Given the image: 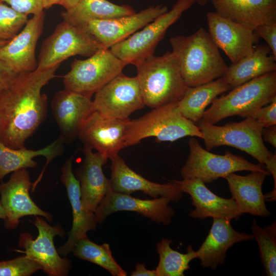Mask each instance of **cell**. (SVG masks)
I'll return each instance as SVG.
<instances>
[{"instance_id":"cell-42","label":"cell","mask_w":276,"mask_h":276,"mask_svg":"<svg viewBox=\"0 0 276 276\" xmlns=\"http://www.w3.org/2000/svg\"><path fill=\"white\" fill-rule=\"evenodd\" d=\"M43 9H48L53 5H61L62 0H41Z\"/></svg>"},{"instance_id":"cell-44","label":"cell","mask_w":276,"mask_h":276,"mask_svg":"<svg viewBox=\"0 0 276 276\" xmlns=\"http://www.w3.org/2000/svg\"><path fill=\"white\" fill-rule=\"evenodd\" d=\"M6 218V212L0 202V219L5 220Z\"/></svg>"},{"instance_id":"cell-8","label":"cell","mask_w":276,"mask_h":276,"mask_svg":"<svg viewBox=\"0 0 276 276\" xmlns=\"http://www.w3.org/2000/svg\"><path fill=\"white\" fill-rule=\"evenodd\" d=\"M102 48L85 28L63 20L42 42L36 70L51 68L76 55L89 57Z\"/></svg>"},{"instance_id":"cell-16","label":"cell","mask_w":276,"mask_h":276,"mask_svg":"<svg viewBox=\"0 0 276 276\" xmlns=\"http://www.w3.org/2000/svg\"><path fill=\"white\" fill-rule=\"evenodd\" d=\"M168 11L167 6L153 5L138 13L111 19L91 20L85 28L106 49H110Z\"/></svg>"},{"instance_id":"cell-45","label":"cell","mask_w":276,"mask_h":276,"mask_svg":"<svg viewBox=\"0 0 276 276\" xmlns=\"http://www.w3.org/2000/svg\"><path fill=\"white\" fill-rule=\"evenodd\" d=\"M213 0H194L195 3H197L200 6H205L209 2Z\"/></svg>"},{"instance_id":"cell-32","label":"cell","mask_w":276,"mask_h":276,"mask_svg":"<svg viewBox=\"0 0 276 276\" xmlns=\"http://www.w3.org/2000/svg\"><path fill=\"white\" fill-rule=\"evenodd\" d=\"M72 252L78 258L103 268L113 276L127 275V272L114 260L107 243L99 245L86 237L77 241Z\"/></svg>"},{"instance_id":"cell-26","label":"cell","mask_w":276,"mask_h":276,"mask_svg":"<svg viewBox=\"0 0 276 276\" xmlns=\"http://www.w3.org/2000/svg\"><path fill=\"white\" fill-rule=\"evenodd\" d=\"M267 175L259 171H252L242 176L232 173L224 179L227 182L232 198L241 214L267 217L271 214L265 204L262 186Z\"/></svg>"},{"instance_id":"cell-35","label":"cell","mask_w":276,"mask_h":276,"mask_svg":"<svg viewBox=\"0 0 276 276\" xmlns=\"http://www.w3.org/2000/svg\"><path fill=\"white\" fill-rule=\"evenodd\" d=\"M40 270L41 266L26 255L0 262V276H29Z\"/></svg>"},{"instance_id":"cell-43","label":"cell","mask_w":276,"mask_h":276,"mask_svg":"<svg viewBox=\"0 0 276 276\" xmlns=\"http://www.w3.org/2000/svg\"><path fill=\"white\" fill-rule=\"evenodd\" d=\"M79 0H62L61 5L65 10H68L73 7Z\"/></svg>"},{"instance_id":"cell-24","label":"cell","mask_w":276,"mask_h":276,"mask_svg":"<svg viewBox=\"0 0 276 276\" xmlns=\"http://www.w3.org/2000/svg\"><path fill=\"white\" fill-rule=\"evenodd\" d=\"M231 221L225 218H213V223L208 236L196 251L201 267L216 270L219 265L224 263L227 251L233 244L254 239L252 234L235 230Z\"/></svg>"},{"instance_id":"cell-39","label":"cell","mask_w":276,"mask_h":276,"mask_svg":"<svg viewBox=\"0 0 276 276\" xmlns=\"http://www.w3.org/2000/svg\"><path fill=\"white\" fill-rule=\"evenodd\" d=\"M17 75L0 60V94Z\"/></svg>"},{"instance_id":"cell-17","label":"cell","mask_w":276,"mask_h":276,"mask_svg":"<svg viewBox=\"0 0 276 276\" xmlns=\"http://www.w3.org/2000/svg\"><path fill=\"white\" fill-rule=\"evenodd\" d=\"M45 13L34 15L22 30L0 48V60L17 74L34 71L37 67L35 51L42 33Z\"/></svg>"},{"instance_id":"cell-21","label":"cell","mask_w":276,"mask_h":276,"mask_svg":"<svg viewBox=\"0 0 276 276\" xmlns=\"http://www.w3.org/2000/svg\"><path fill=\"white\" fill-rule=\"evenodd\" d=\"M51 107L65 142L78 137L84 122L95 110L91 98L65 88L55 94Z\"/></svg>"},{"instance_id":"cell-10","label":"cell","mask_w":276,"mask_h":276,"mask_svg":"<svg viewBox=\"0 0 276 276\" xmlns=\"http://www.w3.org/2000/svg\"><path fill=\"white\" fill-rule=\"evenodd\" d=\"M126 65L109 49L102 48L84 60L75 59L63 77L64 88L90 98Z\"/></svg>"},{"instance_id":"cell-6","label":"cell","mask_w":276,"mask_h":276,"mask_svg":"<svg viewBox=\"0 0 276 276\" xmlns=\"http://www.w3.org/2000/svg\"><path fill=\"white\" fill-rule=\"evenodd\" d=\"M198 123L207 150L223 146L235 147L251 155L264 166L273 153L264 143L263 127L250 118L223 126H216L202 120Z\"/></svg>"},{"instance_id":"cell-36","label":"cell","mask_w":276,"mask_h":276,"mask_svg":"<svg viewBox=\"0 0 276 276\" xmlns=\"http://www.w3.org/2000/svg\"><path fill=\"white\" fill-rule=\"evenodd\" d=\"M246 118L258 121L263 128L276 125V98L267 105L250 112Z\"/></svg>"},{"instance_id":"cell-14","label":"cell","mask_w":276,"mask_h":276,"mask_svg":"<svg viewBox=\"0 0 276 276\" xmlns=\"http://www.w3.org/2000/svg\"><path fill=\"white\" fill-rule=\"evenodd\" d=\"M208 33L216 45L235 63L252 52L259 39L254 30L216 12L206 14Z\"/></svg>"},{"instance_id":"cell-22","label":"cell","mask_w":276,"mask_h":276,"mask_svg":"<svg viewBox=\"0 0 276 276\" xmlns=\"http://www.w3.org/2000/svg\"><path fill=\"white\" fill-rule=\"evenodd\" d=\"M183 193L188 194L195 209L189 216L204 219L208 217L223 218L232 220L238 219L242 215L235 201L221 197L210 191L200 179L197 178L173 180Z\"/></svg>"},{"instance_id":"cell-19","label":"cell","mask_w":276,"mask_h":276,"mask_svg":"<svg viewBox=\"0 0 276 276\" xmlns=\"http://www.w3.org/2000/svg\"><path fill=\"white\" fill-rule=\"evenodd\" d=\"M74 156L66 160L60 176L66 189L73 213L72 226L67 233V240L57 249L59 255L64 256L72 252L77 241L87 237V232L95 229L98 223L95 212L86 210L82 204L79 182L72 170Z\"/></svg>"},{"instance_id":"cell-31","label":"cell","mask_w":276,"mask_h":276,"mask_svg":"<svg viewBox=\"0 0 276 276\" xmlns=\"http://www.w3.org/2000/svg\"><path fill=\"white\" fill-rule=\"evenodd\" d=\"M171 240L163 238L156 244L159 255L158 264L155 269L156 276H183L190 268L189 263L197 258L196 251L191 245L187 247L186 253H181L172 249Z\"/></svg>"},{"instance_id":"cell-1","label":"cell","mask_w":276,"mask_h":276,"mask_svg":"<svg viewBox=\"0 0 276 276\" xmlns=\"http://www.w3.org/2000/svg\"><path fill=\"white\" fill-rule=\"evenodd\" d=\"M60 65L18 74L0 94V140L19 149L44 121L47 97L41 89L56 77Z\"/></svg>"},{"instance_id":"cell-18","label":"cell","mask_w":276,"mask_h":276,"mask_svg":"<svg viewBox=\"0 0 276 276\" xmlns=\"http://www.w3.org/2000/svg\"><path fill=\"white\" fill-rule=\"evenodd\" d=\"M170 201L164 197L141 199L130 194L112 191L100 202L95 214L99 223L112 213L125 211L137 213L153 222L167 225L171 222L175 213L173 208L169 205Z\"/></svg>"},{"instance_id":"cell-3","label":"cell","mask_w":276,"mask_h":276,"mask_svg":"<svg viewBox=\"0 0 276 276\" xmlns=\"http://www.w3.org/2000/svg\"><path fill=\"white\" fill-rule=\"evenodd\" d=\"M135 66L145 105L150 108L177 102L189 87L172 52L153 55Z\"/></svg>"},{"instance_id":"cell-25","label":"cell","mask_w":276,"mask_h":276,"mask_svg":"<svg viewBox=\"0 0 276 276\" xmlns=\"http://www.w3.org/2000/svg\"><path fill=\"white\" fill-rule=\"evenodd\" d=\"M219 15L254 30L265 24L276 22V0H213Z\"/></svg>"},{"instance_id":"cell-15","label":"cell","mask_w":276,"mask_h":276,"mask_svg":"<svg viewBox=\"0 0 276 276\" xmlns=\"http://www.w3.org/2000/svg\"><path fill=\"white\" fill-rule=\"evenodd\" d=\"M129 119L111 118L95 110L84 122L78 137L83 145L111 159L125 147L126 126Z\"/></svg>"},{"instance_id":"cell-23","label":"cell","mask_w":276,"mask_h":276,"mask_svg":"<svg viewBox=\"0 0 276 276\" xmlns=\"http://www.w3.org/2000/svg\"><path fill=\"white\" fill-rule=\"evenodd\" d=\"M110 160V180L113 191L127 194L141 191L153 198L164 197L173 202L182 198V192L173 181L165 184L151 181L129 168L118 154Z\"/></svg>"},{"instance_id":"cell-38","label":"cell","mask_w":276,"mask_h":276,"mask_svg":"<svg viewBox=\"0 0 276 276\" xmlns=\"http://www.w3.org/2000/svg\"><path fill=\"white\" fill-rule=\"evenodd\" d=\"M254 31L259 38L266 42L272 55L276 58V22L261 25Z\"/></svg>"},{"instance_id":"cell-2","label":"cell","mask_w":276,"mask_h":276,"mask_svg":"<svg viewBox=\"0 0 276 276\" xmlns=\"http://www.w3.org/2000/svg\"><path fill=\"white\" fill-rule=\"evenodd\" d=\"M170 44L182 78L189 87L221 78L227 70L219 49L208 32L202 27L189 35L171 37Z\"/></svg>"},{"instance_id":"cell-4","label":"cell","mask_w":276,"mask_h":276,"mask_svg":"<svg viewBox=\"0 0 276 276\" xmlns=\"http://www.w3.org/2000/svg\"><path fill=\"white\" fill-rule=\"evenodd\" d=\"M176 103L153 108L150 112L127 123L125 147L154 137L158 142H173L185 136L202 139L198 126L185 118L177 109Z\"/></svg>"},{"instance_id":"cell-28","label":"cell","mask_w":276,"mask_h":276,"mask_svg":"<svg viewBox=\"0 0 276 276\" xmlns=\"http://www.w3.org/2000/svg\"><path fill=\"white\" fill-rule=\"evenodd\" d=\"M266 44L255 47L254 51L228 66L222 77L232 89L255 78L276 72V58Z\"/></svg>"},{"instance_id":"cell-12","label":"cell","mask_w":276,"mask_h":276,"mask_svg":"<svg viewBox=\"0 0 276 276\" xmlns=\"http://www.w3.org/2000/svg\"><path fill=\"white\" fill-rule=\"evenodd\" d=\"M93 102L95 110L101 114L121 120L129 119L145 106L136 76L123 73L97 91Z\"/></svg>"},{"instance_id":"cell-13","label":"cell","mask_w":276,"mask_h":276,"mask_svg":"<svg viewBox=\"0 0 276 276\" xmlns=\"http://www.w3.org/2000/svg\"><path fill=\"white\" fill-rule=\"evenodd\" d=\"M32 184L27 169L13 172L7 182L0 183V202L6 212L4 221L7 229L16 228L20 219L26 216H41L52 221V215L41 210L31 199L29 190Z\"/></svg>"},{"instance_id":"cell-37","label":"cell","mask_w":276,"mask_h":276,"mask_svg":"<svg viewBox=\"0 0 276 276\" xmlns=\"http://www.w3.org/2000/svg\"><path fill=\"white\" fill-rule=\"evenodd\" d=\"M6 3L15 11L28 15H37L43 11L41 0H0Z\"/></svg>"},{"instance_id":"cell-5","label":"cell","mask_w":276,"mask_h":276,"mask_svg":"<svg viewBox=\"0 0 276 276\" xmlns=\"http://www.w3.org/2000/svg\"><path fill=\"white\" fill-rule=\"evenodd\" d=\"M276 98V72L255 78L216 98L201 120L215 124L227 117L245 118L250 112L270 103Z\"/></svg>"},{"instance_id":"cell-30","label":"cell","mask_w":276,"mask_h":276,"mask_svg":"<svg viewBox=\"0 0 276 276\" xmlns=\"http://www.w3.org/2000/svg\"><path fill=\"white\" fill-rule=\"evenodd\" d=\"M135 12L130 5H117L108 0H79L61 16L64 20L82 26L91 20L111 19Z\"/></svg>"},{"instance_id":"cell-40","label":"cell","mask_w":276,"mask_h":276,"mask_svg":"<svg viewBox=\"0 0 276 276\" xmlns=\"http://www.w3.org/2000/svg\"><path fill=\"white\" fill-rule=\"evenodd\" d=\"M262 136L263 141L276 147V125L263 128Z\"/></svg>"},{"instance_id":"cell-41","label":"cell","mask_w":276,"mask_h":276,"mask_svg":"<svg viewBox=\"0 0 276 276\" xmlns=\"http://www.w3.org/2000/svg\"><path fill=\"white\" fill-rule=\"evenodd\" d=\"M131 276H156L155 269L150 270L145 267V264L137 263L135 270L132 271Z\"/></svg>"},{"instance_id":"cell-34","label":"cell","mask_w":276,"mask_h":276,"mask_svg":"<svg viewBox=\"0 0 276 276\" xmlns=\"http://www.w3.org/2000/svg\"><path fill=\"white\" fill-rule=\"evenodd\" d=\"M28 20V15L0 1V40L12 39L22 30Z\"/></svg>"},{"instance_id":"cell-7","label":"cell","mask_w":276,"mask_h":276,"mask_svg":"<svg viewBox=\"0 0 276 276\" xmlns=\"http://www.w3.org/2000/svg\"><path fill=\"white\" fill-rule=\"evenodd\" d=\"M194 0H177L171 9L160 15L124 40L109 49L126 65L135 66L154 55L169 28L194 4Z\"/></svg>"},{"instance_id":"cell-29","label":"cell","mask_w":276,"mask_h":276,"mask_svg":"<svg viewBox=\"0 0 276 276\" xmlns=\"http://www.w3.org/2000/svg\"><path fill=\"white\" fill-rule=\"evenodd\" d=\"M232 88L222 77L202 85L189 87L176 103L177 110L194 123L200 121L206 107L220 94Z\"/></svg>"},{"instance_id":"cell-33","label":"cell","mask_w":276,"mask_h":276,"mask_svg":"<svg viewBox=\"0 0 276 276\" xmlns=\"http://www.w3.org/2000/svg\"><path fill=\"white\" fill-rule=\"evenodd\" d=\"M252 235L258 245L261 263L267 276L276 275V223L260 227L252 220Z\"/></svg>"},{"instance_id":"cell-9","label":"cell","mask_w":276,"mask_h":276,"mask_svg":"<svg viewBox=\"0 0 276 276\" xmlns=\"http://www.w3.org/2000/svg\"><path fill=\"white\" fill-rule=\"evenodd\" d=\"M190 153L180 170L183 179L197 178L204 183H211L219 178L242 171H259L269 175L265 166L253 164L244 157L226 151L223 155L211 153L203 149L198 141L189 140Z\"/></svg>"},{"instance_id":"cell-27","label":"cell","mask_w":276,"mask_h":276,"mask_svg":"<svg viewBox=\"0 0 276 276\" xmlns=\"http://www.w3.org/2000/svg\"><path fill=\"white\" fill-rule=\"evenodd\" d=\"M64 142V139L60 135L49 145L34 150L28 149L25 147L19 149H14L6 146L0 140V182L10 173L21 169L36 167L37 163L33 158L36 156H43L47 159V162L38 178L34 182V185L37 186L41 180L49 163L62 153Z\"/></svg>"},{"instance_id":"cell-20","label":"cell","mask_w":276,"mask_h":276,"mask_svg":"<svg viewBox=\"0 0 276 276\" xmlns=\"http://www.w3.org/2000/svg\"><path fill=\"white\" fill-rule=\"evenodd\" d=\"M92 150L83 145V161L74 173L79 182L83 205L95 212L104 197L113 190L110 179L105 176L102 169L108 159Z\"/></svg>"},{"instance_id":"cell-46","label":"cell","mask_w":276,"mask_h":276,"mask_svg":"<svg viewBox=\"0 0 276 276\" xmlns=\"http://www.w3.org/2000/svg\"><path fill=\"white\" fill-rule=\"evenodd\" d=\"M9 41L0 40V48L5 45Z\"/></svg>"},{"instance_id":"cell-11","label":"cell","mask_w":276,"mask_h":276,"mask_svg":"<svg viewBox=\"0 0 276 276\" xmlns=\"http://www.w3.org/2000/svg\"><path fill=\"white\" fill-rule=\"evenodd\" d=\"M34 224L38 231L37 237L33 239L29 233L21 234L18 246L24 250H15L24 253L39 263L49 276L67 275L72 262L70 259L60 257L54 244L55 236H64V229L60 225L51 226L39 216H36Z\"/></svg>"}]
</instances>
